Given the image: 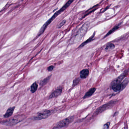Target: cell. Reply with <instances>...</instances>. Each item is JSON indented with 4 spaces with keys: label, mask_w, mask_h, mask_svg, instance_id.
I'll return each mask as SVG.
<instances>
[{
    "label": "cell",
    "mask_w": 129,
    "mask_h": 129,
    "mask_svg": "<svg viewBox=\"0 0 129 129\" xmlns=\"http://www.w3.org/2000/svg\"><path fill=\"white\" fill-rule=\"evenodd\" d=\"M129 81L128 78L124 80L123 82L120 84H111V88L115 92H117L123 90L127 85Z\"/></svg>",
    "instance_id": "cell-5"
},
{
    "label": "cell",
    "mask_w": 129,
    "mask_h": 129,
    "mask_svg": "<svg viewBox=\"0 0 129 129\" xmlns=\"http://www.w3.org/2000/svg\"><path fill=\"white\" fill-rule=\"evenodd\" d=\"M89 71L87 69H83L80 72V77L82 79H85L88 77Z\"/></svg>",
    "instance_id": "cell-11"
},
{
    "label": "cell",
    "mask_w": 129,
    "mask_h": 129,
    "mask_svg": "<svg viewBox=\"0 0 129 129\" xmlns=\"http://www.w3.org/2000/svg\"><path fill=\"white\" fill-rule=\"evenodd\" d=\"M115 47V46L114 44L112 43L109 44L107 45L105 50H112L114 49Z\"/></svg>",
    "instance_id": "cell-16"
},
{
    "label": "cell",
    "mask_w": 129,
    "mask_h": 129,
    "mask_svg": "<svg viewBox=\"0 0 129 129\" xmlns=\"http://www.w3.org/2000/svg\"><path fill=\"white\" fill-rule=\"evenodd\" d=\"M80 81V79L79 78H76L75 80H74L73 81V86H76V85L78 84Z\"/></svg>",
    "instance_id": "cell-19"
},
{
    "label": "cell",
    "mask_w": 129,
    "mask_h": 129,
    "mask_svg": "<svg viewBox=\"0 0 129 129\" xmlns=\"http://www.w3.org/2000/svg\"><path fill=\"white\" fill-rule=\"evenodd\" d=\"M26 116L24 115H18L7 120L3 121L1 123L7 126H13L24 120Z\"/></svg>",
    "instance_id": "cell-3"
},
{
    "label": "cell",
    "mask_w": 129,
    "mask_h": 129,
    "mask_svg": "<svg viewBox=\"0 0 129 129\" xmlns=\"http://www.w3.org/2000/svg\"><path fill=\"white\" fill-rule=\"evenodd\" d=\"M53 69H54V66H51L47 68V70L49 71H52L53 70Z\"/></svg>",
    "instance_id": "cell-21"
},
{
    "label": "cell",
    "mask_w": 129,
    "mask_h": 129,
    "mask_svg": "<svg viewBox=\"0 0 129 129\" xmlns=\"http://www.w3.org/2000/svg\"><path fill=\"white\" fill-rule=\"evenodd\" d=\"M110 122H107L106 124H104V126H103V129H108V128H109V125H110Z\"/></svg>",
    "instance_id": "cell-20"
},
{
    "label": "cell",
    "mask_w": 129,
    "mask_h": 129,
    "mask_svg": "<svg viewBox=\"0 0 129 129\" xmlns=\"http://www.w3.org/2000/svg\"><path fill=\"white\" fill-rule=\"evenodd\" d=\"M62 92V90L61 89H57L56 90L51 93V95L50 96L49 99H52V98L57 97L61 95Z\"/></svg>",
    "instance_id": "cell-8"
},
{
    "label": "cell",
    "mask_w": 129,
    "mask_h": 129,
    "mask_svg": "<svg viewBox=\"0 0 129 129\" xmlns=\"http://www.w3.org/2000/svg\"><path fill=\"white\" fill-rule=\"evenodd\" d=\"M96 90V88L95 87L91 88L86 93L85 95H84V97H83V99H86V98H89V97L91 96L95 92Z\"/></svg>",
    "instance_id": "cell-9"
},
{
    "label": "cell",
    "mask_w": 129,
    "mask_h": 129,
    "mask_svg": "<svg viewBox=\"0 0 129 129\" xmlns=\"http://www.w3.org/2000/svg\"><path fill=\"white\" fill-rule=\"evenodd\" d=\"M74 0H69V1L66 4H65L59 10L57 11V12L53 15V16H52L49 20H48V21L44 24V25L42 26V27L41 28L40 30L39 33H38V36H41V35L43 34L44 32L45 31L47 27L53 21V20L56 18L59 15H60L62 12H64L65 10H66L71 5V4L74 2Z\"/></svg>",
    "instance_id": "cell-1"
},
{
    "label": "cell",
    "mask_w": 129,
    "mask_h": 129,
    "mask_svg": "<svg viewBox=\"0 0 129 129\" xmlns=\"http://www.w3.org/2000/svg\"><path fill=\"white\" fill-rule=\"evenodd\" d=\"M38 88V84L36 82H35L31 86V92L33 93L35 92L37 90Z\"/></svg>",
    "instance_id": "cell-15"
},
{
    "label": "cell",
    "mask_w": 129,
    "mask_h": 129,
    "mask_svg": "<svg viewBox=\"0 0 129 129\" xmlns=\"http://www.w3.org/2000/svg\"><path fill=\"white\" fill-rule=\"evenodd\" d=\"M66 22V20H65V19H64L63 21H62L61 22H60V23H59V24H58V25L57 26V28H61L62 26H63V25L65 24Z\"/></svg>",
    "instance_id": "cell-18"
},
{
    "label": "cell",
    "mask_w": 129,
    "mask_h": 129,
    "mask_svg": "<svg viewBox=\"0 0 129 129\" xmlns=\"http://www.w3.org/2000/svg\"><path fill=\"white\" fill-rule=\"evenodd\" d=\"M116 102V101L114 100V101H111V102H109L108 103L103 105L102 106H101V107H100V108L96 110V111H95V113H96V114H99V113L103 112L105 110L109 108H111V107H112V106L115 104Z\"/></svg>",
    "instance_id": "cell-7"
},
{
    "label": "cell",
    "mask_w": 129,
    "mask_h": 129,
    "mask_svg": "<svg viewBox=\"0 0 129 129\" xmlns=\"http://www.w3.org/2000/svg\"><path fill=\"white\" fill-rule=\"evenodd\" d=\"M15 109V107H12L9 108L7 111L4 114V117L8 118L12 116L14 112Z\"/></svg>",
    "instance_id": "cell-10"
},
{
    "label": "cell",
    "mask_w": 129,
    "mask_h": 129,
    "mask_svg": "<svg viewBox=\"0 0 129 129\" xmlns=\"http://www.w3.org/2000/svg\"><path fill=\"white\" fill-rule=\"evenodd\" d=\"M50 77H51V76H49V77H47L46 78H45V79H44L43 80L41 81L40 82V84L41 86H43L44 84H46L47 83L48 81H49V80L50 79Z\"/></svg>",
    "instance_id": "cell-17"
},
{
    "label": "cell",
    "mask_w": 129,
    "mask_h": 129,
    "mask_svg": "<svg viewBox=\"0 0 129 129\" xmlns=\"http://www.w3.org/2000/svg\"><path fill=\"white\" fill-rule=\"evenodd\" d=\"M74 116H72L61 120L56 124L55 126L53 127V128L58 129V128H62L66 126L74 120Z\"/></svg>",
    "instance_id": "cell-4"
},
{
    "label": "cell",
    "mask_w": 129,
    "mask_h": 129,
    "mask_svg": "<svg viewBox=\"0 0 129 129\" xmlns=\"http://www.w3.org/2000/svg\"><path fill=\"white\" fill-rule=\"evenodd\" d=\"M95 32H94L93 34L90 37V38H89L88 40H87L86 41H84L83 43H82L80 46H79L78 48H81V47H83L85 45H86V44H88V43H90V42H91L93 40V38H94V36H95Z\"/></svg>",
    "instance_id": "cell-12"
},
{
    "label": "cell",
    "mask_w": 129,
    "mask_h": 129,
    "mask_svg": "<svg viewBox=\"0 0 129 129\" xmlns=\"http://www.w3.org/2000/svg\"><path fill=\"white\" fill-rule=\"evenodd\" d=\"M52 114V111L50 110H45L38 113L37 116L34 118L35 120H41L45 119L49 117Z\"/></svg>",
    "instance_id": "cell-6"
},
{
    "label": "cell",
    "mask_w": 129,
    "mask_h": 129,
    "mask_svg": "<svg viewBox=\"0 0 129 129\" xmlns=\"http://www.w3.org/2000/svg\"><path fill=\"white\" fill-rule=\"evenodd\" d=\"M89 25L87 23L84 24L76 33L74 37L71 40L72 43H75L80 41L87 31Z\"/></svg>",
    "instance_id": "cell-2"
},
{
    "label": "cell",
    "mask_w": 129,
    "mask_h": 129,
    "mask_svg": "<svg viewBox=\"0 0 129 129\" xmlns=\"http://www.w3.org/2000/svg\"><path fill=\"white\" fill-rule=\"evenodd\" d=\"M120 24L117 25H116V26H115L113 28H112V29H111V30H110V31H109L108 32V33H107V34H106V35H105V37H104V38H106V37H108V36H109V35H110L111 34H112V33H113V32H114V31H115L116 30H117V29H118V28H119V27H120Z\"/></svg>",
    "instance_id": "cell-13"
},
{
    "label": "cell",
    "mask_w": 129,
    "mask_h": 129,
    "mask_svg": "<svg viewBox=\"0 0 129 129\" xmlns=\"http://www.w3.org/2000/svg\"><path fill=\"white\" fill-rule=\"evenodd\" d=\"M97 6H98V5H96V6H94L93 7H92V8H90L86 12L85 15H84V16H83V18H84V17H86L87 16L89 15V14L91 13L96 10V7H97Z\"/></svg>",
    "instance_id": "cell-14"
}]
</instances>
